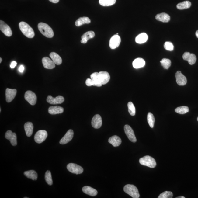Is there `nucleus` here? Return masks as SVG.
<instances>
[{
	"label": "nucleus",
	"instance_id": "nucleus-26",
	"mask_svg": "<svg viewBox=\"0 0 198 198\" xmlns=\"http://www.w3.org/2000/svg\"><path fill=\"white\" fill-rule=\"evenodd\" d=\"M145 62L142 58H137L133 62V65L134 68L135 69H138L143 67L145 65Z\"/></svg>",
	"mask_w": 198,
	"mask_h": 198
},
{
	"label": "nucleus",
	"instance_id": "nucleus-4",
	"mask_svg": "<svg viewBox=\"0 0 198 198\" xmlns=\"http://www.w3.org/2000/svg\"><path fill=\"white\" fill-rule=\"evenodd\" d=\"M124 192L133 198H138L140 197L138 189L133 185L128 184L124 188Z\"/></svg>",
	"mask_w": 198,
	"mask_h": 198
},
{
	"label": "nucleus",
	"instance_id": "nucleus-3",
	"mask_svg": "<svg viewBox=\"0 0 198 198\" xmlns=\"http://www.w3.org/2000/svg\"><path fill=\"white\" fill-rule=\"evenodd\" d=\"M139 162L141 165L151 168H154L156 166V160L152 157L149 156H146L141 158Z\"/></svg>",
	"mask_w": 198,
	"mask_h": 198
},
{
	"label": "nucleus",
	"instance_id": "nucleus-38",
	"mask_svg": "<svg viewBox=\"0 0 198 198\" xmlns=\"http://www.w3.org/2000/svg\"><path fill=\"white\" fill-rule=\"evenodd\" d=\"M91 79L93 80V81L97 83L99 87H101L102 85V84L99 81V73L94 72L91 75Z\"/></svg>",
	"mask_w": 198,
	"mask_h": 198
},
{
	"label": "nucleus",
	"instance_id": "nucleus-46",
	"mask_svg": "<svg viewBox=\"0 0 198 198\" xmlns=\"http://www.w3.org/2000/svg\"><path fill=\"white\" fill-rule=\"evenodd\" d=\"M185 198V197H183V196H179V197H176V198Z\"/></svg>",
	"mask_w": 198,
	"mask_h": 198
},
{
	"label": "nucleus",
	"instance_id": "nucleus-15",
	"mask_svg": "<svg viewBox=\"0 0 198 198\" xmlns=\"http://www.w3.org/2000/svg\"><path fill=\"white\" fill-rule=\"evenodd\" d=\"M99 81L102 85H105L109 82L110 76L109 74L106 71H101L99 73Z\"/></svg>",
	"mask_w": 198,
	"mask_h": 198
},
{
	"label": "nucleus",
	"instance_id": "nucleus-33",
	"mask_svg": "<svg viewBox=\"0 0 198 198\" xmlns=\"http://www.w3.org/2000/svg\"><path fill=\"white\" fill-rule=\"evenodd\" d=\"M147 121L149 125L151 128H153L154 126L155 119L153 114L149 112L147 115Z\"/></svg>",
	"mask_w": 198,
	"mask_h": 198
},
{
	"label": "nucleus",
	"instance_id": "nucleus-14",
	"mask_svg": "<svg viewBox=\"0 0 198 198\" xmlns=\"http://www.w3.org/2000/svg\"><path fill=\"white\" fill-rule=\"evenodd\" d=\"M175 76L176 83L179 85H184L187 83V79L185 77L180 71H178L176 73Z\"/></svg>",
	"mask_w": 198,
	"mask_h": 198
},
{
	"label": "nucleus",
	"instance_id": "nucleus-25",
	"mask_svg": "<svg viewBox=\"0 0 198 198\" xmlns=\"http://www.w3.org/2000/svg\"><path fill=\"white\" fill-rule=\"evenodd\" d=\"M82 191L85 193L92 196H96L98 193L97 190L90 186L83 187L82 188Z\"/></svg>",
	"mask_w": 198,
	"mask_h": 198
},
{
	"label": "nucleus",
	"instance_id": "nucleus-24",
	"mask_svg": "<svg viewBox=\"0 0 198 198\" xmlns=\"http://www.w3.org/2000/svg\"><path fill=\"white\" fill-rule=\"evenodd\" d=\"M24 127L26 136L28 137H31L33 133V124L31 122H26L24 124Z\"/></svg>",
	"mask_w": 198,
	"mask_h": 198
},
{
	"label": "nucleus",
	"instance_id": "nucleus-28",
	"mask_svg": "<svg viewBox=\"0 0 198 198\" xmlns=\"http://www.w3.org/2000/svg\"><path fill=\"white\" fill-rule=\"evenodd\" d=\"M50 56L54 62L55 64L57 65H60L61 64L62 60L60 56L55 52H51L50 54Z\"/></svg>",
	"mask_w": 198,
	"mask_h": 198
},
{
	"label": "nucleus",
	"instance_id": "nucleus-49",
	"mask_svg": "<svg viewBox=\"0 0 198 198\" xmlns=\"http://www.w3.org/2000/svg\"><path fill=\"white\" fill-rule=\"evenodd\" d=\"M197 121H198V117H197Z\"/></svg>",
	"mask_w": 198,
	"mask_h": 198
},
{
	"label": "nucleus",
	"instance_id": "nucleus-18",
	"mask_svg": "<svg viewBox=\"0 0 198 198\" xmlns=\"http://www.w3.org/2000/svg\"><path fill=\"white\" fill-rule=\"evenodd\" d=\"M92 127L96 129H98L101 127L102 125V119L99 115H96L92 118Z\"/></svg>",
	"mask_w": 198,
	"mask_h": 198
},
{
	"label": "nucleus",
	"instance_id": "nucleus-2",
	"mask_svg": "<svg viewBox=\"0 0 198 198\" xmlns=\"http://www.w3.org/2000/svg\"><path fill=\"white\" fill-rule=\"evenodd\" d=\"M39 31L46 37L52 38L54 35V32L49 25L43 23H39L38 25Z\"/></svg>",
	"mask_w": 198,
	"mask_h": 198
},
{
	"label": "nucleus",
	"instance_id": "nucleus-5",
	"mask_svg": "<svg viewBox=\"0 0 198 198\" xmlns=\"http://www.w3.org/2000/svg\"><path fill=\"white\" fill-rule=\"evenodd\" d=\"M47 133L46 130H40L37 131L35 135V141L38 144H41L46 140L47 137Z\"/></svg>",
	"mask_w": 198,
	"mask_h": 198
},
{
	"label": "nucleus",
	"instance_id": "nucleus-32",
	"mask_svg": "<svg viewBox=\"0 0 198 198\" xmlns=\"http://www.w3.org/2000/svg\"><path fill=\"white\" fill-rule=\"evenodd\" d=\"M99 3L103 6H109L115 4L116 0H99Z\"/></svg>",
	"mask_w": 198,
	"mask_h": 198
},
{
	"label": "nucleus",
	"instance_id": "nucleus-19",
	"mask_svg": "<svg viewBox=\"0 0 198 198\" xmlns=\"http://www.w3.org/2000/svg\"><path fill=\"white\" fill-rule=\"evenodd\" d=\"M42 62L44 67L46 69H53L55 67L54 62L47 57L43 58Z\"/></svg>",
	"mask_w": 198,
	"mask_h": 198
},
{
	"label": "nucleus",
	"instance_id": "nucleus-31",
	"mask_svg": "<svg viewBox=\"0 0 198 198\" xmlns=\"http://www.w3.org/2000/svg\"><path fill=\"white\" fill-rule=\"evenodd\" d=\"M191 6V3L190 1H185L178 3L176 7L178 9L183 10L190 8Z\"/></svg>",
	"mask_w": 198,
	"mask_h": 198
},
{
	"label": "nucleus",
	"instance_id": "nucleus-9",
	"mask_svg": "<svg viewBox=\"0 0 198 198\" xmlns=\"http://www.w3.org/2000/svg\"><path fill=\"white\" fill-rule=\"evenodd\" d=\"M0 30L6 36H12V32L10 26L2 20L0 21Z\"/></svg>",
	"mask_w": 198,
	"mask_h": 198
},
{
	"label": "nucleus",
	"instance_id": "nucleus-37",
	"mask_svg": "<svg viewBox=\"0 0 198 198\" xmlns=\"http://www.w3.org/2000/svg\"><path fill=\"white\" fill-rule=\"evenodd\" d=\"M127 106L128 112H129L130 115L132 116H135V108L133 103L131 102H130L128 103Z\"/></svg>",
	"mask_w": 198,
	"mask_h": 198
},
{
	"label": "nucleus",
	"instance_id": "nucleus-1",
	"mask_svg": "<svg viewBox=\"0 0 198 198\" xmlns=\"http://www.w3.org/2000/svg\"><path fill=\"white\" fill-rule=\"evenodd\" d=\"M19 27L25 36L29 38H33L35 36L33 30L30 25L25 22H21L19 24Z\"/></svg>",
	"mask_w": 198,
	"mask_h": 198
},
{
	"label": "nucleus",
	"instance_id": "nucleus-35",
	"mask_svg": "<svg viewBox=\"0 0 198 198\" xmlns=\"http://www.w3.org/2000/svg\"><path fill=\"white\" fill-rule=\"evenodd\" d=\"M175 112L179 114H185L189 112V109L188 106H181L176 108Z\"/></svg>",
	"mask_w": 198,
	"mask_h": 198
},
{
	"label": "nucleus",
	"instance_id": "nucleus-45",
	"mask_svg": "<svg viewBox=\"0 0 198 198\" xmlns=\"http://www.w3.org/2000/svg\"><path fill=\"white\" fill-rule=\"evenodd\" d=\"M196 37H197V38H198V30H197V31L196 32Z\"/></svg>",
	"mask_w": 198,
	"mask_h": 198
},
{
	"label": "nucleus",
	"instance_id": "nucleus-11",
	"mask_svg": "<svg viewBox=\"0 0 198 198\" xmlns=\"http://www.w3.org/2000/svg\"><path fill=\"white\" fill-rule=\"evenodd\" d=\"M5 138L10 141L12 146L17 145V135L15 133H12L11 130H8L5 134Z\"/></svg>",
	"mask_w": 198,
	"mask_h": 198
},
{
	"label": "nucleus",
	"instance_id": "nucleus-16",
	"mask_svg": "<svg viewBox=\"0 0 198 198\" xmlns=\"http://www.w3.org/2000/svg\"><path fill=\"white\" fill-rule=\"evenodd\" d=\"M182 57L183 59L188 61L189 64L191 65H193L195 64L197 60V58L195 55L188 52H186L184 53Z\"/></svg>",
	"mask_w": 198,
	"mask_h": 198
},
{
	"label": "nucleus",
	"instance_id": "nucleus-10",
	"mask_svg": "<svg viewBox=\"0 0 198 198\" xmlns=\"http://www.w3.org/2000/svg\"><path fill=\"white\" fill-rule=\"evenodd\" d=\"M64 100L65 99L64 97L61 96H59L56 98H53L51 96H48L47 99V102L53 105L61 104Z\"/></svg>",
	"mask_w": 198,
	"mask_h": 198
},
{
	"label": "nucleus",
	"instance_id": "nucleus-8",
	"mask_svg": "<svg viewBox=\"0 0 198 198\" xmlns=\"http://www.w3.org/2000/svg\"><path fill=\"white\" fill-rule=\"evenodd\" d=\"M124 130L127 136L131 141L133 142L137 141V139L135 136L134 131L131 127L128 125H126L124 127Z\"/></svg>",
	"mask_w": 198,
	"mask_h": 198
},
{
	"label": "nucleus",
	"instance_id": "nucleus-43",
	"mask_svg": "<svg viewBox=\"0 0 198 198\" xmlns=\"http://www.w3.org/2000/svg\"><path fill=\"white\" fill-rule=\"evenodd\" d=\"M24 66H23L22 65H21L20 66H19V72L21 73H23V71H24Z\"/></svg>",
	"mask_w": 198,
	"mask_h": 198
},
{
	"label": "nucleus",
	"instance_id": "nucleus-12",
	"mask_svg": "<svg viewBox=\"0 0 198 198\" xmlns=\"http://www.w3.org/2000/svg\"><path fill=\"white\" fill-rule=\"evenodd\" d=\"M121 42V38L118 35H115L110 39L109 42L110 47L114 49L119 47Z\"/></svg>",
	"mask_w": 198,
	"mask_h": 198
},
{
	"label": "nucleus",
	"instance_id": "nucleus-7",
	"mask_svg": "<svg viewBox=\"0 0 198 198\" xmlns=\"http://www.w3.org/2000/svg\"><path fill=\"white\" fill-rule=\"evenodd\" d=\"M24 98L25 99L32 105H34L36 103V96L31 91H26L25 94Z\"/></svg>",
	"mask_w": 198,
	"mask_h": 198
},
{
	"label": "nucleus",
	"instance_id": "nucleus-48",
	"mask_svg": "<svg viewBox=\"0 0 198 198\" xmlns=\"http://www.w3.org/2000/svg\"><path fill=\"white\" fill-rule=\"evenodd\" d=\"M28 197H24V198H28Z\"/></svg>",
	"mask_w": 198,
	"mask_h": 198
},
{
	"label": "nucleus",
	"instance_id": "nucleus-40",
	"mask_svg": "<svg viewBox=\"0 0 198 198\" xmlns=\"http://www.w3.org/2000/svg\"><path fill=\"white\" fill-rule=\"evenodd\" d=\"M164 47L165 49L168 51H172L174 50L173 44L170 42H165L164 44Z\"/></svg>",
	"mask_w": 198,
	"mask_h": 198
},
{
	"label": "nucleus",
	"instance_id": "nucleus-27",
	"mask_svg": "<svg viewBox=\"0 0 198 198\" xmlns=\"http://www.w3.org/2000/svg\"><path fill=\"white\" fill-rule=\"evenodd\" d=\"M148 36L145 33H142L137 36L135 38V42L137 43L142 44L147 41Z\"/></svg>",
	"mask_w": 198,
	"mask_h": 198
},
{
	"label": "nucleus",
	"instance_id": "nucleus-17",
	"mask_svg": "<svg viewBox=\"0 0 198 198\" xmlns=\"http://www.w3.org/2000/svg\"><path fill=\"white\" fill-rule=\"evenodd\" d=\"M17 94V90L16 89L7 88L6 90V97L7 102H10L15 99Z\"/></svg>",
	"mask_w": 198,
	"mask_h": 198
},
{
	"label": "nucleus",
	"instance_id": "nucleus-30",
	"mask_svg": "<svg viewBox=\"0 0 198 198\" xmlns=\"http://www.w3.org/2000/svg\"><path fill=\"white\" fill-rule=\"evenodd\" d=\"M24 175L26 177L33 180V181H36L37 179V174L34 170H31L25 171L24 172Z\"/></svg>",
	"mask_w": 198,
	"mask_h": 198
},
{
	"label": "nucleus",
	"instance_id": "nucleus-13",
	"mask_svg": "<svg viewBox=\"0 0 198 198\" xmlns=\"http://www.w3.org/2000/svg\"><path fill=\"white\" fill-rule=\"evenodd\" d=\"M74 132L72 130H69L65 135L60 140V143L61 144H65L68 143L72 140L74 137Z\"/></svg>",
	"mask_w": 198,
	"mask_h": 198
},
{
	"label": "nucleus",
	"instance_id": "nucleus-20",
	"mask_svg": "<svg viewBox=\"0 0 198 198\" xmlns=\"http://www.w3.org/2000/svg\"><path fill=\"white\" fill-rule=\"evenodd\" d=\"M95 33L93 31H89L86 32L82 36L81 43H87L89 39L93 38L95 36Z\"/></svg>",
	"mask_w": 198,
	"mask_h": 198
},
{
	"label": "nucleus",
	"instance_id": "nucleus-23",
	"mask_svg": "<svg viewBox=\"0 0 198 198\" xmlns=\"http://www.w3.org/2000/svg\"><path fill=\"white\" fill-rule=\"evenodd\" d=\"M156 19L157 20L163 23L168 22L170 20V17L169 16L168 14L165 12L158 14L156 16Z\"/></svg>",
	"mask_w": 198,
	"mask_h": 198
},
{
	"label": "nucleus",
	"instance_id": "nucleus-6",
	"mask_svg": "<svg viewBox=\"0 0 198 198\" xmlns=\"http://www.w3.org/2000/svg\"><path fill=\"white\" fill-rule=\"evenodd\" d=\"M67 168L69 172L73 174H79L82 173L83 169L80 165L74 163H69L67 165Z\"/></svg>",
	"mask_w": 198,
	"mask_h": 198
},
{
	"label": "nucleus",
	"instance_id": "nucleus-22",
	"mask_svg": "<svg viewBox=\"0 0 198 198\" xmlns=\"http://www.w3.org/2000/svg\"><path fill=\"white\" fill-rule=\"evenodd\" d=\"M108 142L114 147H117L120 145L122 143V140L118 136L114 135L109 139Z\"/></svg>",
	"mask_w": 198,
	"mask_h": 198
},
{
	"label": "nucleus",
	"instance_id": "nucleus-36",
	"mask_svg": "<svg viewBox=\"0 0 198 198\" xmlns=\"http://www.w3.org/2000/svg\"><path fill=\"white\" fill-rule=\"evenodd\" d=\"M45 181L48 185H53V180L50 171L48 170L46 171L45 174Z\"/></svg>",
	"mask_w": 198,
	"mask_h": 198
},
{
	"label": "nucleus",
	"instance_id": "nucleus-41",
	"mask_svg": "<svg viewBox=\"0 0 198 198\" xmlns=\"http://www.w3.org/2000/svg\"><path fill=\"white\" fill-rule=\"evenodd\" d=\"M85 84L88 86H91L92 85H93V86L98 87L97 83L93 81V80L91 79V78H87L86 80V81H85Z\"/></svg>",
	"mask_w": 198,
	"mask_h": 198
},
{
	"label": "nucleus",
	"instance_id": "nucleus-47",
	"mask_svg": "<svg viewBox=\"0 0 198 198\" xmlns=\"http://www.w3.org/2000/svg\"><path fill=\"white\" fill-rule=\"evenodd\" d=\"M2 61V59L1 58H0V63H1Z\"/></svg>",
	"mask_w": 198,
	"mask_h": 198
},
{
	"label": "nucleus",
	"instance_id": "nucleus-42",
	"mask_svg": "<svg viewBox=\"0 0 198 198\" xmlns=\"http://www.w3.org/2000/svg\"><path fill=\"white\" fill-rule=\"evenodd\" d=\"M17 62L15 61H13L12 62L10 65V67L12 69L15 68L16 66L17 65Z\"/></svg>",
	"mask_w": 198,
	"mask_h": 198
},
{
	"label": "nucleus",
	"instance_id": "nucleus-29",
	"mask_svg": "<svg viewBox=\"0 0 198 198\" xmlns=\"http://www.w3.org/2000/svg\"><path fill=\"white\" fill-rule=\"evenodd\" d=\"M91 20L89 18L87 17H80L75 22V25L77 26H79L85 24H90Z\"/></svg>",
	"mask_w": 198,
	"mask_h": 198
},
{
	"label": "nucleus",
	"instance_id": "nucleus-34",
	"mask_svg": "<svg viewBox=\"0 0 198 198\" xmlns=\"http://www.w3.org/2000/svg\"><path fill=\"white\" fill-rule=\"evenodd\" d=\"M160 62L161 63L162 66H163L164 68L166 69H168L171 64V60L167 58H163L162 60Z\"/></svg>",
	"mask_w": 198,
	"mask_h": 198
},
{
	"label": "nucleus",
	"instance_id": "nucleus-44",
	"mask_svg": "<svg viewBox=\"0 0 198 198\" xmlns=\"http://www.w3.org/2000/svg\"><path fill=\"white\" fill-rule=\"evenodd\" d=\"M49 1L51 2L56 3H58L60 0H49Z\"/></svg>",
	"mask_w": 198,
	"mask_h": 198
},
{
	"label": "nucleus",
	"instance_id": "nucleus-21",
	"mask_svg": "<svg viewBox=\"0 0 198 198\" xmlns=\"http://www.w3.org/2000/svg\"><path fill=\"white\" fill-rule=\"evenodd\" d=\"M64 109L61 107L58 106L50 107L48 109L49 113L51 115H54L63 113Z\"/></svg>",
	"mask_w": 198,
	"mask_h": 198
},
{
	"label": "nucleus",
	"instance_id": "nucleus-39",
	"mask_svg": "<svg viewBox=\"0 0 198 198\" xmlns=\"http://www.w3.org/2000/svg\"><path fill=\"white\" fill-rule=\"evenodd\" d=\"M173 196V194L172 192L167 191L160 194L158 198H172Z\"/></svg>",
	"mask_w": 198,
	"mask_h": 198
}]
</instances>
